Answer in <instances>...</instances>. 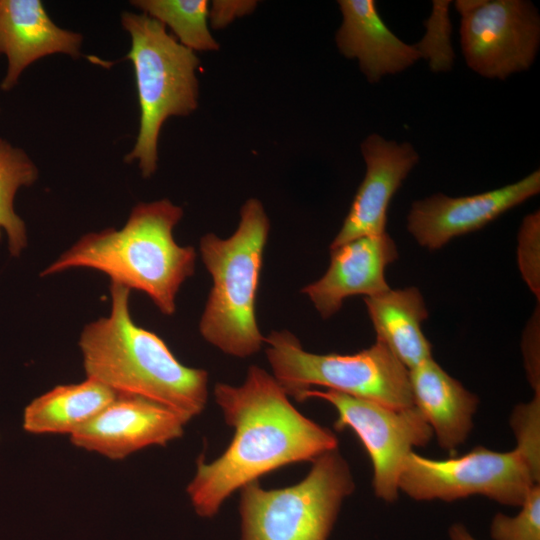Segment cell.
<instances>
[{
    "instance_id": "7a4b0ae2",
    "label": "cell",
    "mask_w": 540,
    "mask_h": 540,
    "mask_svg": "<svg viewBox=\"0 0 540 540\" xmlns=\"http://www.w3.org/2000/svg\"><path fill=\"white\" fill-rule=\"evenodd\" d=\"M110 294V314L85 325L79 338L86 378L163 405L188 423L206 406L208 372L185 366L157 334L134 323L128 288L111 283Z\"/></svg>"
},
{
    "instance_id": "3957f363",
    "label": "cell",
    "mask_w": 540,
    "mask_h": 540,
    "mask_svg": "<svg viewBox=\"0 0 540 540\" xmlns=\"http://www.w3.org/2000/svg\"><path fill=\"white\" fill-rule=\"evenodd\" d=\"M182 217L183 209L169 199L139 203L121 229L82 236L41 276L73 268L97 270L113 284L145 293L161 313L171 316L181 285L195 271V248L179 245L173 236Z\"/></svg>"
},
{
    "instance_id": "ba28073f",
    "label": "cell",
    "mask_w": 540,
    "mask_h": 540,
    "mask_svg": "<svg viewBox=\"0 0 540 540\" xmlns=\"http://www.w3.org/2000/svg\"><path fill=\"white\" fill-rule=\"evenodd\" d=\"M535 484L539 478L516 449L498 452L476 446L444 460L412 451L404 460L398 488L418 501L451 502L480 495L502 505L520 506Z\"/></svg>"
},
{
    "instance_id": "30bf717a",
    "label": "cell",
    "mask_w": 540,
    "mask_h": 540,
    "mask_svg": "<svg viewBox=\"0 0 540 540\" xmlns=\"http://www.w3.org/2000/svg\"><path fill=\"white\" fill-rule=\"evenodd\" d=\"M310 398L325 400L335 407L338 418L334 428L353 430L370 456L375 495L394 502L399 495L404 460L414 447L427 445L434 435L420 411L415 406L393 409L333 390H308L299 402Z\"/></svg>"
},
{
    "instance_id": "ffe728a7",
    "label": "cell",
    "mask_w": 540,
    "mask_h": 540,
    "mask_svg": "<svg viewBox=\"0 0 540 540\" xmlns=\"http://www.w3.org/2000/svg\"><path fill=\"white\" fill-rule=\"evenodd\" d=\"M39 170L20 147L0 137V236L5 231L8 249L19 256L28 244L26 225L14 209V199L22 187L33 185Z\"/></svg>"
},
{
    "instance_id": "2e32d148",
    "label": "cell",
    "mask_w": 540,
    "mask_h": 540,
    "mask_svg": "<svg viewBox=\"0 0 540 540\" xmlns=\"http://www.w3.org/2000/svg\"><path fill=\"white\" fill-rule=\"evenodd\" d=\"M342 22L335 34L339 52L355 59L371 84L405 71L420 60L414 44L396 36L373 0H339Z\"/></svg>"
},
{
    "instance_id": "d6986e66",
    "label": "cell",
    "mask_w": 540,
    "mask_h": 540,
    "mask_svg": "<svg viewBox=\"0 0 540 540\" xmlns=\"http://www.w3.org/2000/svg\"><path fill=\"white\" fill-rule=\"evenodd\" d=\"M117 394L93 379L58 385L33 399L23 412V429L32 434H73Z\"/></svg>"
},
{
    "instance_id": "6da1fadb",
    "label": "cell",
    "mask_w": 540,
    "mask_h": 540,
    "mask_svg": "<svg viewBox=\"0 0 540 540\" xmlns=\"http://www.w3.org/2000/svg\"><path fill=\"white\" fill-rule=\"evenodd\" d=\"M214 396L235 432L217 459L197 460L187 493L201 517L216 515L234 491L260 476L337 449L336 435L301 414L273 375L257 365L239 386L217 383Z\"/></svg>"
},
{
    "instance_id": "9a60e30c",
    "label": "cell",
    "mask_w": 540,
    "mask_h": 540,
    "mask_svg": "<svg viewBox=\"0 0 540 540\" xmlns=\"http://www.w3.org/2000/svg\"><path fill=\"white\" fill-rule=\"evenodd\" d=\"M82 41L80 33L56 25L40 0H0V55L7 60L1 90H12L24 70L45 56L78 58Z\"/></svg>"
},
{
    "instance_id": "5bb4252c",
    "label": "cell",
    "mask_w": 540,
    "mask_h": 540,
    "mask_svg": "<svg viewBox=\"0 0 540 540\" xmlns=\"http://www.w3.org/2000/svg\"><path fill=\"white\" fill-rule=\"evenodd\" d=\"M330 250L325 274L301 290L323 319L336 314L348 297H370L390 289L385 269L397 259L398 251L386 232L360 237Z\"/></svg>"
},
{
    "instance_id": "52a82bcc",
    "label": "cell",
    "mask_w": 540,
    "mask_h": 540,
    "mask_svg": "<svg viewBox=\"0 0 540 540\" xmlns=\"http://www.w3.org/2000/svg\"><path fill=\"white\" fill-rule=\"evenodd\" d=\"M299 483L263 489L257 481L241 488V540H327L354 480L337 449L312 462Z\"/></svg>"
},
{
    "instance_id": "7c38bea8",
    "label": "cell",
    "mask_w": 540,
    "mask_h": 540,
    "mask_svg": "<svg viewBox=\"0 0 540 540\" xmlns=\"http://www.w3.org/2000/svg\"><path fill=\"white\" fill-rule=\"evenodd\" d=\"M187 422L158 403L117 394L95 417L70 435L71 443L111 460L180 438Z\"/></svg>"
},
{
    "instance_id": "484cf974",
    "label": "cell",
    "mask_w": 540,
    "mask_h": 540,
    "mask_svg": "<svg viewBox=\"0 0 540 540\" xmlns=\"http://www.w3.org/2000/svg\"><path fill=\"white\" fill-rule=\"evenodd\" d=\"M539 315L533 316L526 328L523 338V351L525 366L529 382L535 390L540 393L539 379Z\"/></svg>"
},
{
    "instance_id": "4fadbf2b",
    "label": "cell",
    "mask_w": 540,
    "mask_h": 540,
    "mask_svg": "<svg viewBox=\"0 0 540 540\" xmlns=\"http://www.w3.org/2000/svg\"><path fill=\"white\" fill-rule=\"evenodd\" d=\"M360 150L365 176L330 248L385 233L390 201L420 158L411 143H398L376 133L362 141Z\"/></svg>"
},
{
    "instance_id": "d4e9b609",
    "label": "cell",
    "mask_w": 540,
    "mask_h": 540,
    "mask_svg": "<svg viewBox=\"0 0 540 540\" xmlns=\"http://www.w3.org/2000/svg\"><path fill=\"white\" fill-rule=\"evenodd\" d=\"M517 260L522 278L539 299L540 295V213L524 217L518 233Z\"/></svg>"
},
{
    "instance_id": "83f0119b",
    "label": "cell",
    "mask_w": 540,
    "mask_h": 540,
    "mask_svg": "<svg viewBox=\"0 0 540 540\" xmlns=\"http://www.w3.org/2000/svg\"><path fill=\"white\" fill-rule=\"evenodd\" d=\"M450 540H478L476 539L462 523H454L448 528Z\"/></svg>"
},
{
    "instance_id": "e0dca14e",
    "label": "cell",
    "mask_w": 540,
    "mask_h": 540,
    "mask_svg": "<svg viewBox=\"0 0 540 540\" xmlns=\"http://www.w3.org/2000/svg\"><path fill=\"white\" fill-rule=\"evenodd\" d=\"M409 380L414 406L431 427L438 445L454 454L472 430L478 397L432 357L409 369Z\"/></svg>"
},
{
    "instance_id": "7402d4cb",
    "label": "cell",
    "mask_w": 540,
    "mask_h": 540,
    "mask_svg": "<svg viewBox=\"0 0 540 540\" xmlns=\"http://www.w3.org/2000/svg\"><path fill=\"white\" fill-rule=\"evenodd\" d=\"M449 0H433L432 10L425 20L426 32L414 44L420 59L428 62L433 72L450 71L454 64V50L451 42L452 24L449 16Z\"/></svg>"
},
{
    "instance_id": "cb8c5ba5",
    "label": "cell",
    "mask_w": 540,
    "mask_h": 540,
    "mask_svg": "<svg viewBox=\"0 0 540 540\" xmlns=\"http://www.w3.org/2000/svg\"><path fill=\"white\" fill-rule=\"evenodd\" d=\"M511 427L517 438L516 450L540 479V393L525 404L515 407Z\"/></svg>"
},
{
    "instance_id": "603a6c76",
    "label": "cell",
    "mask_w": 540,
    "mask_h": 540,
    "mask_svg": "<svg viewBox=\"0 0 540 540\" xmlns=\"http://www.w3.org/2000/svg\"><path fill=\"white\" fill-rule=\"evenodd\" d=\"M515 516L497 513L490 524L493 540H540V486L527 493Z\"/></svg>"
},
{
    "instance_id": "8fae6325",
    "label": "cell",
    "mask_w": 540,
    "mask_h": 540,
    "mask_svg": "<svg viewBox=\"0 0 540 540\" xmlns=\"http://www.w3.org/2000/svg\"><path fill=\"white\" fill-rule=\"evenodd\" d=\"M539 191L537 169L514 183L475 195L434 194L411 205L407 230L421 246L439 249L455 237L483 228Z\"/></svg>"
},
{
    "instance_id": "ac0fdd59",
    "label": "cell",
    "mask_w": 540,
    "mask_h": 540,
    "mask_svg": "<svg viewBox=\"0 0 540 540\" xmlns=\"http://www.w3.org/2000/svg\"><path fill=\"white\" fill-rule=\"evenodd\" d=\"M364 302L376 341L387 346L408 369L432 357L431 344L421 329L428 311L416 287L389 289L364 297Z\"/></svg>"
},
{
    "instance_id": "8992f818",
    "label": "cell",
    "mask_w": 540,
    "mask_h": 540,
    "mask_svg": "<svg viewBox=\"0 0 540 540\" xmlns=\"http://www.w3.org/2000/svg\"><path fill=\"white\" fill-rule=\"evenodd\" d=\"M272 375L288 396L300 401L315 386L370 400L393 409L414 406L409 369L376 341L354 354L306 351L288 330L265 337Z\"/></svg>"
},
{
    "instance_id": "44dd1931",
    "label": "cell",
    "mask_w": 540,
    "mask_h": 540,
    "mask_svg": "<svg viewBox=\"0 0 540 540\" xmlns=\"http://www.w3.org/2000/svg\"><path fill=\"white\" fill-rule=\"evenodd\" d=\"M165 27L186 48L196 51H216L219 43L209 27V2L207 0H133L130 2Z\"/></svg>"
},
{
    "instance_id": "4316f807",
    "label": "cell",
    "mask_w": 540,
    "mask_h": 540,
    "mask_svg": "<svg viewBox=\"0 0 540 540\" xmlns=\"http://www.w3.org/2000/svg\"><path fill=\"white\" fill-rule=\"evenodd\" d=\"M256 1H214L209 9V18L215 29L224 27L236 17L254 10Z\"/></svg>"
},
{
    "instance_id": "9c48e42d",
    "label": "cell",
    "mask_w": 540,
    "mask_h": 540,
    "mask_svg": "<svg viewBox=\"0 0 540 540\" xmlns=\"http://www.w3.org/2000/svg\"><path fill=\"white\" fill-rule=\"evenodd\" d=\"M460 46L476 74L505 80L528 70L540 46V15L528 0H457Z\"/></svg>"
},
{
    "instance_id": "5b68a950",
    "label": "cell",
    "mask_w": 540,
    "mask_h": 540,
    "mask_svg": "<svg viewBox=\"0 0 540 540\" xmlns=\"http://www.w3.org/2000/svg\"><path fill=\"white\" fill-rule=\"evenodd\" d=\"M121 24L131 40L125 58L133 65L140 109L138 135L124 161H136L141 175L149 178L157 170L164 122L188 116L198 107L200 60L162 23L144 13L122 12Z\"/></svg>"
},
{
    "instance_id": "277c9868",
    "label": "cell",
    "mask_w": 540,
    "mask_h": 540,
    "mask_svg": "<svg viewBox=\"0 0 540 540\" xmlns=\"http://www.w3.org/2000/svg\"><path fill=\"white\" fill-rule=\"evenodd\" d=\"M270 222L263 204L249 198L240 209L234 233L200 239L202 262L212 286L199 321V332L223 353L246 358L265 342L256 318V297Z\"/></svg>"
}]
</instances>
